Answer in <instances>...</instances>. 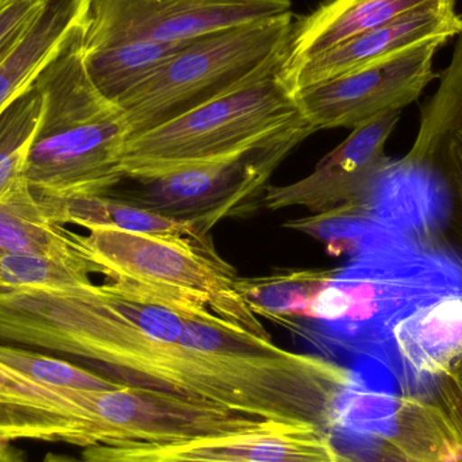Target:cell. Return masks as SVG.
Listing matches in <instances>:
<instances>
[{"label": "cell", "instance_id": "27", "mask_svg": "<svg viewBox=\"0 0 462 462\" xmlns=\"http://www.w3.org/2000/svg\"><path fill=\"white\" fill-rule=\"evenodd\" d=\"M0 462H27L23 453L10 442H0Z\"/></svg>", "mask_w": 462, "mask_h": 462}, {"label": "cell", "instance_id": "3", "mask_svg": "<svg viewBox=\"0 0 462 462\" xmlns=\"http://www.w3.org/2000/svg\"><path fill=\"white\" fill-rule=\"evenodd\" d=\"M282 62L210 102L132 135L122 160L126 179L156 178L217 159L303 116L280 75Z\"/></svg>", "mask_w": 462, "mask_h": 462}, {"label": "cell", "instance_id": "20", "mask_svg": "<svg viewBox=\"0 0 462 462\" xmlns=\"http://www.w3.org/2000/svg\"><path fill=\"white\" fill-rule=\"evenodd\" d=\"M331 269H285L261 277H236L234 287L250 311L287 328L298 319Z\"/></svg>", "mask_w": 462, "mask_h": 462}, {"label": "cell", "instance_id": "25", "mask_svg": "<svg viewBox=\"0 0 462 462\" xmlns=\"http://www.w3.org/2000/svg\"><path fill=\"white\" fill-rule=\"evenodd\" d=\"M45 0H0V53L34 21Z\"/></svg>", "mask_w": 462, "mask_h": 462}, {"label": "cell", "instance_id": "1", "mask_svg": "<svg viewBox=\"0 0 462 462\" xmlns=\"http://www.w3.org/2000/svg\"><path fill=\"white\" fill-rule=\"evenodd\" d=\"M425 230L380 225L342 268L331 269L288 330L309 341L374 352L418 310L462 295V260Z\"/></svg>", "mask_w": 462, "mask_h": 462}, {"label": "cell", "instance_id": "7", "mask_svg": "<svg viewBox=\"0 0 462 462\" xmlns=\"http://www.w3.org/2000/svg\"><path fill=\"white\" fill-rule=\"evenodd\" d=\"M291 0H86L83 46L186 43L291 13Z\"/></svg>", "mask_w": 462, "mask_h": 462}, {"label": "cell", "instance_id": "5", "mask_svg": "<svg viewBox=\"0 0 462 462\" xmlns=\"http://www.w3.org/2000/svg\"><path fill=\"white\" fill-rule=\"evenodd\" d=\"M84 257L110 282L130 285L168 303H199L238 328L271 339L257 315L250 311L234 287L236 272L214 245L176 241L92 227L78 234Z\"/></svg>", "mask_w": 462, "mask_h": 462}, {"label": "cell", "instance_id": "17", "mask_svg": "<svg viewBox=\"0 0 462 462\" xmlns=\"http://www.w3.org/2000/svg\"><path fill=\"white\" fill-rule=\"evenodd\" d=\"M41 200V199H40ZM54 224L78 225L89 230L92 227H113L127 233L162 236L176 241L213 245L210 236L200 233L187 222L171 218L157 211L149 210L126 199H113L108 195L81 198L73 200H41Z\"/></svg>", "mask_w": 462, "mask_h": 462}, {"label": "cell", "instance_id": "11", "mask_svg": "<svg viewBox=\"0 0 462 462\" xmlns=\"http://www.w3.org/2000/svg\"><path fill=\"white\" fill-rule=\"evenodd\" d=\"M433 97L420 110L411 149L401 160L428 176L447 198L448 234L462 260V32Z\"/></svg>", "mask_w": 462, "mask_h": 462}, {"label": "cell", "instance_id": "14", "mask_svg": "<svg viewBox=\"0 0 462 462\" xmlns=\"http://www.w3.org/2000/svg\"><path fill=\"white\" fill-rule=\"evenodd\" d=\"M449 3L456 0H328L292 22L280 73L418 8Z\"/></svg>", "mask_w": 462, "mask_h": 462}, {"label": "cell", "instance_id": "2", "mask_svg": "<svg viewBox=\"0 0 462 462\" xmlns=\"http://www.w3.org/2000/svg\"><path fill=\"white\" fill-rule=\"evenodd\" d=\"M83 21L38 76L43 107L24 179L41 200L107 195L126 179L122 167L129 125L87 75Z\"/></svg>", "mask_w": 462, "mask_h": 462}, {"label": "cell", "instance_id": "16", "mask_svg": "<svg viewBox=\"0 0 462 462\" xmlns=\"http://www.w3.org/2000/svg\"><path fill=\"white\" fill-rule=\"evenodd\" d=\"M388 346L417 379L434 382L447 374L462 357V295L434 301L402 320Z\"/></svg>", "mask_w": 462, "mask_h": 462}, {"label": "cell", "instance_id": "6", "mask_svg": "<svg viewBox=\"0 0 462 462\" xmlns=\"http://www.w3.org/2000/svg\"><path fill=\"white\" fill-rule=\"evenodd\" d=\"M315 132L300 116L224 156L135 180L140 189L126 200L210 236L219 222L253 208L277 167Z\"/></svg>", "mask_w": 462, "mask_h": 462}, {"label": "cell", "instance_id": "4", "mask_svg": "<svg viewBox=\"0 0 462 462\" xmlns=\"http://www.w3.org/2000/svg\"><path fill=\"white\" fill-rule=\"evenodd\" d=\"M292 22L288 13L189 42L116 103L132 135L210 102L282 62Z\"/></svg>", "mask_w": 462, "mask_h": 462}, {"label": "cell", "instance_id": "26", "mask_svg": "<svg viewBox=\"0 0 462 462\" xmlns=\"http://www.w3.org/2000/svg\"><path fill=\"white\" fill-rule=\"evenodd\" d=\"M365 462H414L406 460V458L399 456L398 453L393 450L388 449V448L383 447V445H376L374 455L371 456L368 461ZM447 462H462V456L457 460L447 461Z\"/></svg>", "mask_w": 462, "mask_h": 462}, {"label": "cell", "instance_id": "19", "mask_svg": "<svg viewBox=\"0 0 462 462\" xmlns=\"http://www.w3.org/2000/svg\"><path fill=\"white\" fill-rule=\"evenodd\" d=\"M189 42L125 41L84 48L81 41L84 68L95 88L116 103Z\"/></svg>", "mask_w": 462, "mask_h": 462}, {"label": "cell", "instance_id": "12", "mask_svg": "<svg viewBox=\"0 0 462 462\" xmlns=\"http://www.w3.org/2000/svg\"><path fill=\"white\" fill-rule=\"evenodd\" d=\"M461 32L462 16L456 10V3L429 5L352 38L280 75L295 94L299 89L393 59L425 43L445 45Z\"/></svg>", "mask_w": 462, "mask_h": 462}, {"label": "cell", "instance_id": "22", "mask_svg": "<svg viewBox=\"0 0 462 462\" xmlns=\"http://www.w3.org/2000/svg\"><path fill=\"white\" fill-rule=\"evenodd\" d=\"M97 266L87 260L40 254L0 255V288L78 290L92 284Z\"/></svg>", "mask_w": 462, "mask_h": 462}, {"label": "cell", "instance_id": "15", "mask_svg": "<svg viewBox=\"0 0 462 462\" xmlns=\"http://www.w3.org/2000/svg\"><path fill=\"white\" fill-rule=\"evenodd\" d=\"M86 0H45L26 32L0 53V114L34 84L83 21Z\"/></svg>", "mask_w": 462, "mask_h": 462}, {"label": "cell", "instance_id": "9", "mask_svg": "<svg viewBox=\"0 0 462 462\" xmlns=\"http://www.w3.org/2000/svg\"><path fill=\"white\" fill-rule=\"evenodd\" d=\"M88 462H360L342 453L328 431L266 420L257 428L172 444L92 447Z\"/></svg>", "mask_w": 462, "mask_h": 462}, {"label": "cell", "instance_id": "21", "mask_svg": "<svg viewBox=\"0 0 462 462\" xmlns=\"http://www.w3.org/2000/svg\"><path fill=\"white\" fill-rule=\"evenodd\" d=\"M42 107V92L34 81L0 114V199L24 179Z\"/></svg>", "mask_w": 462, "mask_h": 462}, {"label": "cell", "instance_id": "28", "mask_svg": "<svg viewBox=\"0 0 462 462\" xmlns=\"http://www.w3.org/2000/svg\"><path fill=\"white\" fill-rule=\"evenodd\" d=\"M43 462H88L86 460H78V458L68 457V456H60V455H48L45 458H43Z\"/></svg>", "mask_w": 462, "mask_h": 462}, {"label": "cell", "instance_id": "8", "mask_svg": "<svg viewBox=\"0 0 462 462\" xmlns=\"http://www.w3.org/2000/svg\"><path fill=\"white\" fill-rule=\"evenodd\" d=\"M442 42H429L393 59L299 89V110L315 127L356 129L377 116L402 111L439 78L434 56Z\"/></svg>", "mask_w": 462, "mask_h": 462}, {"label": "cell", "instance_id": "10", "mask_svg": "<svg viewBox=\"0 0 462 462\" xmlns=\"http://www.w3.org/2000/svg\"><path fill=\"white\" fill-rule=\"evenodd\" d=\"M401 116L402 111H393L356 127L306 178L285 186H266L261 205L271 211L304 208L317 214L346 203L372 202L393 167L385 145Z\"/></svg>", "mask_w": 462, "mask_h": 462}, {"label": "cell", "instance_id": "18", "mask_svg": "<svg viewBox=\"0 0 462 462\" xmlns=\"http://www.w3.org/2000/svg\"><path fill=\"white\" fill-rule=\"evenodd\" d=\"M76 236L51 221L26 179L0 199V255L40 254L87 260Z\"/></svg>", "mask_w": 462, "mask_h": 462}, {"label": "cell", "instance_id": "23", "mask_svg": "<svg viewBox=\"0 0 462 462\" xmlns=\"http://www.w3.org/2000/svg\"><path fill=\"white\" fill-rule=\"evenodd\" d=\"M383 222L372 202H355L292 219L284 227L317 239L331 253H353Z\"/></svg>", "mask_w": 462, "mask_h": 462}, {"label": "cell", "instance_id": "13", "mask_svg": "<svg viewBox=\"0 0 462 462\" xmlns=\"http://www.w3.org/2000/svg\"><path fill=\"white\" fill-rule=\"evenodd\" d=\"M358 422L383 445L414 462H447L462 456L455 429L439 404L420 396L353 393Z\"/></svg>", "mask_w": 462, "mask_h": 462}, {"label": "cell", "instance_id": "24", "mask_svg": "<svg viewBox=\"0 0 462 462\" xmlns=\"http://www.w3.org/2000/svg\"><path fill=\"white\" fill-rule=\"evenodd\" d=\"M430 399L447 415L462 447V357L450 366L447 374L434 380Z\"/></svg>", "mask_w": 462, "mask_h": 462}]
</instances>
